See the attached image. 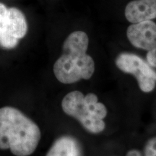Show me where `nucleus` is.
<instances>
[{
  "label": "nucleus",
  "instance_id": "nucleus-1",
  "mask_svg": "<svg viewBox=\"0 0 156 156\" xmlns=\"http://www.w3.org/2000/svg\"><path fill=\"white\" fill-rule=\"evenodd\" d=\"M38 126L19 109L0 108V149H9L16 156H28L40 142Z\"/></svg>",
  "mask_w": 156,
  "mask_h": 156
},
{
  "label": "nucleus",
  "instance_id": "nucleus-2",
  "mask_svg": "<svg viewBox=\"0 0 156 156\" xmlns=\"http://www.w3.org/2000/svg\"><path fill=\"white\" fill-rule=\"evenodd\" d=\"M89 38L83 31L69 35L63 44V53L54 65V74L60 83L71 84L89 80L95 72L93 58L86 51Z\"/></svg>",
  "mask_w": 156,
  "mask_h": 156
},
{
  "label": "nucleus",
  "instance_id": "nucleus-3",
  "mask_svg": "<svg viewBox=\"0 0 156 156\" xmlns=\"http://www.w3.org/2000/svg\"><path fill=\"white\" fill-rule=\"evenodd\" d=\"M62 107L66 114L77 119L90 133H101L104 130L103 119L107 115V109L104 104L98 102L94 93L84 95L80 91H73L64 96Z\"/></svg>",
  "mask_w": 156,
  "mask_h": 156
},
{
  "label": "nucleus",
  "instance_id": "nucleus-4",
  "mask_svg": "<svg viewBox=\"0 0 156 156\" xmlns=\"http://www.w3.org/2000/svg\"><path fill=\"white\" fill-rule=\"evenodd\" d=\"M27 32L28 23L22 12L0 2V46L6 49L15 48Z\"/></svg>",
  "mask_w": 156,
  "mask_h": 156
},
{
  "label": "nucleus",
  "instance_id": "nucleus-5",
  "mask_svg": "<svg viewBox=\"0 0 156 156\" xmlns=\"http://www.w3.org/2000/svg\"><path fill=\"white\" fill-rule=\"evenodd\" d=\"M116 67L123 73L135 76L142 92L150 93L156 85V72L151 65L139 56L123 53L116 59Z\"/></svg>",
  "mask_w": 156,
  "mask_h": 156
},
{
  "label": "nucleus",
  "instance_id": "nucleus-6",
  "mask_svg": "<svg viewBox=\"0 0 156 156\" xmlns=\"http://www.w3.org/2000/svg\"><path fill=\"white\" fill-rule=\"evenodd\" d=\"M127 38L134 46L150 51L156 45V24L152 20H145L129 26Z\"/></svg>",
  "mask_w": 156,
  "mask_h": 156
},
{
  "label": "nucleus",
  "instance_id": "nucleus-7",
  "mask_svg": "<svg viewBox=\"0 0 156 156\" xmlns=\"http://www.w3.org/2000/svg\"><path fill=\"white\" fill-rule=\"evenodd\" d=\"M125 17L129 22L136 23L152 20L156 17V0H134L125 8Z\"/></svg>",
  "mask_w": 156,
  "mask_h": 156
},
{
  "label": "nucleus",
  "instance_id": "nucleus-8",
  "mask_svg": "<svg viewBox=\"0 0 156 156\" xmlns=\"http://www.w3.org/2000/svg\"><path fill=\"white\" fill-rule=\"evenodd\" d=\"M46 156H81V149L75 138L63 136L54 142Z\"/></svg>",
  "mask_w": 156,
  "mask_h": 156
},
{
  "label": "nucleus",
  "instance_id": "nucleus-9",
  "mask_svg": "<svg viewBox=\"0 0 156 156\" xmlns=\"http://www.w3.org/2000/svg\"><path fill=\"white\" fill-rule=\"evenodd\" d=\"M143 156H156V136L150 139L146 143Z\"/></svg>",
  "mask_w": 156,
  "mask_h": 156
},
{
  "label": "nucleus",
  "instance_id": "nucleus-10",
  "mask_svg": "<svg viewBox=\"0 0 156 156\" xmlns=\"http://www.w3.org/2000/svg\"><path fill=\"white\" fill-rule=\"evenodd\" d=\"M147 62L152 67H156V45L153 49L148 51L147 54Z\"/></svg>",
  "mask_w": 156,
  "mask_h": 156
},
{
  "label": "nucleus",
  "instance_id": "nucleus-11",
  "mask_svg": "<svg viewBox=\"0 0 156 156\" xmlns=\"http://www.w3.org/2000/svg\"><path fill=\"white\" fill-rule=\"evenodd\" d=\"M126 156H143V155L136 150H132L128 152Z\"/></svg>",
  "mask_w": 156,
  "mask_h": 156
}]
</instances>
